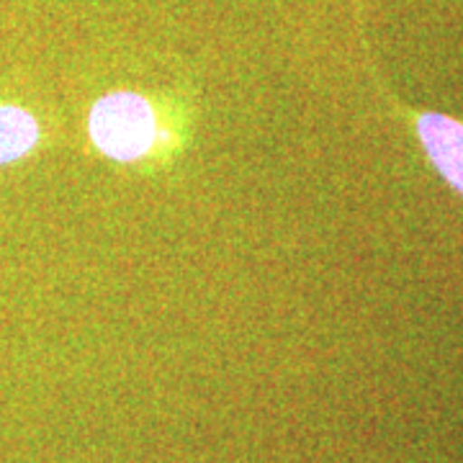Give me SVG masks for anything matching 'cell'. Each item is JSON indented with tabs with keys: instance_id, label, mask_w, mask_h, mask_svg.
<instances>
[{
	"instance_id": "7a4b0ae2",
	"label": "cell",
	"mask_w": 463,
	"mask_h": 463,
	"mask_svg": "<svg viewBox=\"0 0 463 463\" xmlns=\"http://www.w3.org/2000/svg\"><path fill=\"white\" fill-rule=\"evenodd\" d=\"M397 111L410 132L422 147L428 163L435 167V173L443 181L463 196V121L453 116L440 114V111H428V109H412L394 100Z\"/></svg>"
},
{
	"instance_id": "6da1fadb",
	"label": "cell",
	"mask_w": 463,
	"mask_h": 463,
	"mask_svg": "<svg viewBox=\"0 0 463 463\" xmlns=\"http://www.w3.org/2000/svg\"><path fill=\"white\" fill-rule=\"evenodd\" d=\"M196 118L194 100L183 93L118 88L90 103L85 137L103 160L142 175H160L191 149Z\"/></svg>"
},
{
	"instance_id": "3957f363",
	"label": "cell",
	"mask_w": 463,
	"mask_h": 463,
	"mask_svg": "<svg viewBox=\"0 0 463 463\" xmlns=\"http://www.w3.org/2000/svg\"><path fill=\"white\" fill-rule=\"evenodd\" d=\"M44 145V124L32 109L0 100V167L32 157Z\"/></svg>"
}]
</instances>
